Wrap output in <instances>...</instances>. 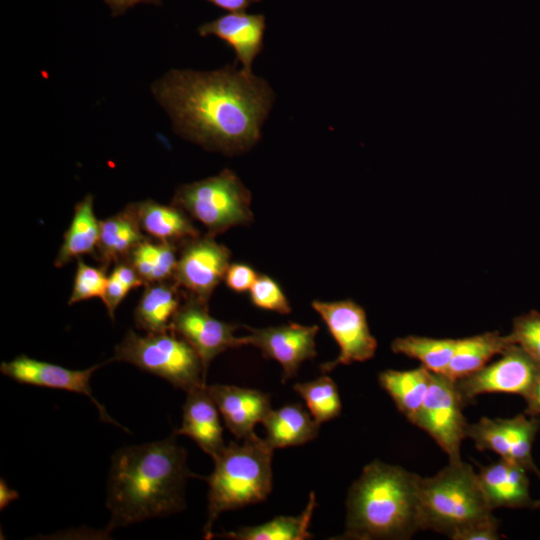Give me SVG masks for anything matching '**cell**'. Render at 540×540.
Segmentation results:
<instances>
[{"label": "cell", "mask_w": 540, "mask_h": 540, "mask_svg": "<svg viewBox=\"0 0 540 540\" xmlns=\"http://www.w3.org/2000/svg\"><path fill=\"white\" fill-rule=\"evenodd\" d=\"M252 304L258 308L279 314L291 312L290 303L280 285L268 275H258L249 290Z\"/></svg>", "instance_id": "836d02e7"}, {"label": "cell", "mask_w": 540, "mask_h": 540, "mask_svg": "<svg viewBox=\"0 0 540 540\" xmlns=\"http://www.w3.org/2000/svg\"><path fill=\"white\" fill-rule=\"evenodd\" d=\"M492 512L477 473L462 460L449 461L432 477H419L420 530H432L457 540L469 527L494 518Z\"/></svg>", "instance_id": "5b68a950"}, {"label": "cell", "mask_w": 540, "mask_h": 540, "mask_svg": "<svg viewBox=\"0 0 540 540\" xmlns=\"http://www.w3.org/2000/svg\"><path fill=\"white\" fill-rule=\"evenodd\" d=\"M431 375L432 372L421 365L406 371L388 369L381 372L378 379L397 409L412 423L427 395Z\"/></svg>", "instance_id": "d4e9b609"}, {"label": "cell", "mask_w": 540, "mask_h": 540, "mask_svg": "<svg viewBox=\"0 0 540 540\" xmlns=\"http://www.w3.org/2000/svg\"><path fill=\"white\" fill-rule=\"evenodd\" d=\"M316 507V497L311 492L309 501L297 516H278L263 524L251 527H241L237 530L215 534L211 532L208 539L221 537L235 540H305L311 539L309 532L313 511Z\"/></svg>", "instance_id": "484cf974"}, {"label": "cell", "mask_w": 540, "mask_h": 540, "mask_svg": "<svg viewBox=\"0 0 540 540\" xmlns=\"http://www.w3.org/2000/svg\"><path fill=\"white\" fill-rule=\"evenodd\" d=\"M103 364H96L83 370H72L21 354L10 361L2 362L0 371L3 375L18 383L86 395L98 409L102 421L126 430L125 427L111 418L104 406L93 396L90 379L93 373Z\"/></svg>", "instance_id": "4fadbf2b"}, {"label": "cell", "mask_w": 540, "mask_h": 540, "mask_svg": "<svg viewBox=\"0 0 540 540\" xmlns=\"http://www.w3.org/2000/svg\"><path fill=\"white\" fill-rule=\"evenodd\" d=\"M18 498V494L16 491L10 489L6 482L1 479L0 484V506L1 509L5 508L9 502L13 501L14 499Z\"/></svg>", "instance_id": "ab89813d"}, {"label": "cell", "mask_w": 540, "mask_h": 540, "mask_svg": "<svg viewBox=\"0 0 540 540\" xmlns=\"http://www.w3.org/2000/svg\"><path fill=\"white\" fill-rule=\"evenodd\" d=\"M262 423L265 440L273 449L305 444L315 439L319 431V424L301 404L271 409Z\"/></svg>", "instance_id": "603a6c76"}, {"label": "cell", "mask_w": 540, "mask_h": 540, "mask_svg": "<svg viewBox=\"0 0 540 540\" xmlns=\"http://www.w3.org/2000/svg\"><path fill=\"white\" fill-rule=\"evenodd\" d=\"M150 91L175 133L229 156L260 140L274 101L263 78L235 65L213 71L170 69L152 82Z\"/></svg>", "instance_id": "6da1fadb"}, {"label": "cell", "mask_w": 540, "mask_h": 540, "mask_svg": "<svg viewBox=\"0 0 540 540\" xmlns=\"http://www.w3.org/2000/svg\"><path fill=\"white\" fill-rule=\"evenodd\" d=\"M244 327L249 332L246 336L247 345L257 347L264 357L280 363L283 383L296 375L304 361L317 355V325L290 322L266 328Z\"/></svg>", "instance_id": "5bb4252c"}, {"label": "cell", "mask_w": 540, "mask_h": 540, "mask_svg": "<svg viewBox=\"0 0 540 540\" xmlns=\"http://www.w3.org/2000/svg\"><path fill=\"white\" fill-rule=\"evenodd\" d=\"M251 200L250 191L237 174L224 169L217 175L179 186L171 203L204 225L207 235L215 237L253 221Z\"/></svg>", "instance_id": "52a82bcc"}, {"label": "cell", "mask_w": 540, "mask_h": 540, "mask_svg": "<svg viewBox=\"0 0 540 540\" xmlns=\"http://www.w3.org/2000/svg\"><path fill=\"white\" fill-rule=\"evenodd\" d=\"M502 421L510 442V462L540 476L531 455L532 443L539 428V420L534 417L528 419L524 415H517L513 418H502Z\"/></svg>", "instance_id": "f546056e"}, {"label": "cell", "mask_w": 540, "mask_h": 540, "mask_svg": "<svg viewBox=\"0 0 540 540\" xmlns=\"http://www.w3.org/2000/svg\"><path fill=\"white\" fill-rule=\"evenodd\" d=\"M219 413L207 385L191 390L183 405L181 427L175 433L188 436L214 458L226 446Z\"/></svg>", "instance_id": "ac0fdd59"}, {"label": "cell", "mask_w": 540, "mask_h": 540, "mask_svg": "<svg viewBox=\"0 0 540 540\" xmlns=\"http://www.w3.org/2000/svg\"><path fill=\"white\" fill-rule=\"evenodd\" d=\"M512 344L515 343L510 334L504 336L496 331L457 339L444 375L455 381L471 374L484 367L495 355H501Z\"/></svg>", "instance_id": "cb8c5ba5"}, {"label": "cell", "mask_w": 540, "mask_h": 540, "mask_svg": "<svg viewBox=\"0 0 540 540\" xmlns=\"http://www.w3.org/2000/svg\"><path fill=\"white\" fill-rule=\"evenodd\" d=\"M528 408L526 412L530 415H540V372L538 375V378L536 380V383L534 385V388L530 394V396L526 399Z\"/></svg>", "instance_id": "f35d334b"}, {"label": "cell", "mask_w": 540, "mask_h": 540, "mask_svg": "<svg viewBox=\"0 0 540 540\" xmlns=\"http://www.w3.org/2000/svg\"><path fill=\"white\" fill-rule=\"evenodd\" d=\"M176 433L164 440L119 449L112 457L107 488V531L180 512L184 488L196 477Z\"/></svg>", "instance_id": "7a4b0ae2"}, {"label": "cell", "mask_w": 540, "mask_h": 540, "mask_svg": "<svg viewBox=\"0 0 540 540\" xmlns=\"http://www.w3.org/2000/svg\"><path fill=\"white\" fill-rule=\"evenodd\" d=\"M464 405L455 381L444 374L432 372L425 400L412 421L435 440L449 461L461 460V443L467 438Z\"/></svg>", "instance_id": "ba28073f"}, {"label": "cell", "mask_w": 540, "mask_h": 540, "mask_svg": "<svg viewBox=\"0 0 540 540\" xmlns=\"http://www.w3.org/2000/svg\"><path fill=\"white\" fill-rule=\"evenodd\" d=\"M510 336L515 344L540 363V313L531 311L513 321Z\"/></svg>", "instance_id": "e575fe53"}, {"label": "cell", "mask_w": 540, "mask_h": 540, "mask_svg": "<svg viewBox=\"0 0 540 540\" xmlns=\"http://www.w3.org/2000/svg\"><path fill=\"white\" fill-rule=\"evenodd\" d=\"M293 389L303 398L319 425L339 416L342 404L337 385L330 377L323 375L312 381L295 383Z\"/></svg>", "instance_id": "f1b7e54d"}, {"label": "cell", "mask_w": 540, "mask_h": 540, "mask_svg": "<svg viewBox=\"0 0 540 540\" xmlns=\"http://www.w3.org/2000/svg\"><path fill=\"white\" fill-rule=\"evenodd\" d=\"M142 285H145L143 280L128 260L114 264L101 298L111 320H114L117 308L128 293Z\"/></svg>", "instance_id": "4dcf8cb0"}, {"label": "cell", "mask_w": 540, "mask_h": 540, "mask_svg": "<svg viewBox=\"0 0 540 540\" xmlns=\"http://www.w3.org/2000/svg\"><path fill=\"white\" fill-rule=\"evenodd\" d=\"M539 372L540 363L512 344L498 360L455 380V385L464 404L485 393L517 394L527 399Z\"/></svg>", "instance_id": "9c48e42d"}, {"label": "cell", "mask_w": 540, "mask_h": 540, "mask_svg": "<svg viewBox=\"0 0 540 540\" xmlns=\"http://www.w3.org/2000/svg\"><path fill=\"white\" fill-rule=\"evenodd\" d=\"M311 306L339 346L337 358L320 365L323 373L338 365L364 362L374 357L377 340L371 334L366 312L359 304L350 299L333 302L314 300Z\"/></svg>", "instance_id": "30bf717a"}, {"label": "cell", "mask_w": 540, "mask_h": 540, "mask_svg": "<svg viewBox=\"0 0 540 540\" xmlns=\"http://www.w3.org/2000/svg\"><path fill=\"white\" fill-rule=\"evenodd\" d=\"M456 342L457 339L408 335L393 340L391 350L419 360L433 373L444 374L453 356Z\"/></svg>", "instance_id": "83f0119b"}, {"label": "cell", "mask_w": 540, "mask_h": 540, "mask_svg": "<svg viewBox=\"0 0 540 540\" xmlns=\"http://www.w3.org/2000/svg\"><path fill=\"white\" fill-rule=\"evenodd\" d=\"M145 235L151 239L181 246L200 236L191 217L180 207L146 199L129 204Z\"/></svg>", "instance_id": "d6986e66"}, {"label": "cell", "mask_w": 540, "mask_h": 540, "mask_svg": "<svg viewBox=\"0 0 540 540\" xmlns=\"http://www.w3.org/2000/svg\"><path fill=\"white\" fill-rule=\"evenodd\" d=\"M214 238L206 234L182 244L173 276L188 295L206 303L225 279L231 257L230 250Z\"/></svg>", "instance_id": "7c38bea8"}, {"label": "cell", "mask_w": 540, "mask_h": 540, "mask_svg": "<svg viewBox=\"0 0 540 540\" xmlns=\"http://www.w3.org/2000/svg\"><path fill=\"white\" fill-rule=\"evenodd\" d=\"M230 13L244 12L249 6L261 0H205Z\"/></svg>", "instance_id": "74e56055"}, {"label": "cell", "mask_w": 540, "mask_h": 540, "mask_svg": "<svg viewBox=\"0 0 540 540\" xmlns=\"http://www.w3.org/2000/svg\"><path fill=\"white\" fill-rule=\"evenodd\" d=\"M111 361L132 364L186 393L206 385L198 353L172 330L146 335L129 330L116 345Z\"/></svg>", "instance_id": "8992f818"}, {"label": "cell", "mask_w": 540, "mask_h": 540, "mask_svg": "<svg viewBox=\"0 0 540 540\" xmlns=\"http://www.w3.org/2000/svg\"><path fill=\"white\" fill-rule=\"evenodd\" d=\"M466 436L474 441L477 449L491 450L510 461V442L502 418L483 417L476 423H468Z\"/></svg>", "instance_id": "1f68e13d"}, {"label": "cell", "mask_w": 540, "mask_h": 540, "mask_svg": "<svg viewBox=\"0 0 540 540\" xmlns=\"http://www.w3.org/2000/svg\"><path fill=\"white\" fill-rule=\"evenodd\" d=\"M419 477L400 466L373 461L352 484L342 539H409L419 529Z\"/></svg>", "instance_id": "3957f363"}, {"label": "cell", "mask_w": 540, "mask_h": 540, "mask_svg": "<svg viewBox=\"0 0 540 540\" xmlns=\"http://www.w3.org/2000/svg\"><path fill=\"white\" fill-rule=\"evenodd\" d=\"M178 253L177 245L148 237L133 249L126 260L146 285L173 280Z\"/></svg>", "instance_id": "4316f807"}, {"label": "cell", "mask_w": 540, "mask_h": 540, "mask_svg": "<svg viewBox=\"0 0 540 540\" xmlns=\"http://www.w3.org/2000/svg\"><path fill=\"white\" fill-rule=\"evenodd\" d=\"M107 268L91 266L82 258L77 259V267L68 305L91 298H102L108 280Z\"/></svg>", "instance_id": "d6a6232c"}, {"label": "cell", "mask_w": 540, "mask_h": 540, "mask_svg": "<svg viewBox=\"0 0 540 540\" xmlns=\"http://www.w3.org/2000/svg\"><path fill=\"white\" fill-rule=\"evenodd\" d=\"M109 7L112 16H119L124 14L128 9L138 4H151L159 6L162 4V0H103Z\"/></svg>", "instance_id": "8d00e7d4"}, {"label": "cell", "mask_w": 540, "mask_h": 540, "mask_svg": "<svg viewBox=\"0 0 540 540\" xmlns=\"http://www.w3.org/2000/svg\"><path fill=\"white\" fill-rule=\"evenodd\" d=\"M273 448L256 434L231 442L216 455L214 469L205 478L209 485L207 522L208 539L214 522L225 511L264 501L272 489Z\"/></svg>", "instance_id": "277c9868"}, {"label": "cell", "mask_w": 540, "mask_h": 540, "mask_svg": "<svg viewBox=\"0 0 540 540\" xmlns=\"http://www.w3.org/2000/svg\"><path fill=\"white\" fill-rule=\"evenodd\" d=\"M527 470L504 459L482 467L477 473L479 484L492 510L500 507L537 508L540 502L529 494Z\"/></svg>", "instance_id": "e0dca14e"}, {"label": "cell", "mask_w": 540, "mask_h": 540, "mask_svg": "<svg viewBox=\"0 0 540 540\" xmlns=\"http://www.w3.org/2000/svg\"><path fill=\"white\" fill-rule=\"evenodd\" d=\"M257 277L258 274L249 265L233 263L229 265L224 280L229 289L242 293L251 289Z\"/></svg>", "instance_id": "d590c367"}, {"label": "cell", "mask_w": 540, "mask_h": 540, "mask_svg": "<svg viewBox=\"0 0 540 540\" xmlns=\"http://www.w3.org/2000/svg\"><path fill=\"white\" fill-rule=\"evenodd\" d=\"M175 313L170 330L185 339L198 353L206 375L211 361L219 354L247 345L246 336L237 337L238 325L210 315L208 303L191 295L184 296Z\"/></svg>", "instance_id": "8fae6325"}, {"label": "cell", "mask_w": 540, "mask_h": 540, "mask_svg": "<svg viewBox=\"0 0 540 540\" xmlns=\"http://www.w3.org/2000/svg\"><path fill=\"white\" fill-rule=\"evenodd\" d=\"M146 238L128 204L120 212L100 220V238L95 259L108 269L111 264L126 260Z\"/></svg>", "instance_id": "ffe728a7"}, {"label": "cell", "mask_w": 540, "mask_h": 540, "mask_svg": "<svg viewBox=\"0 0 540 540\" xmlns=\"http://www.w3.org/2000/svg\"><path fill=\"white\" fill-rule=\"evenodd\" d=\"M179 289L173 280L146 284L134 311L136 327L146 333L170 330L172 319L182 303Z\"/></svg>", "instance_id": "7402d4cb"}, {"label": "cell", "mask_w": 540, "mask_h": 540, "mask_svg": "<svg viewBox=\"0 0 540 540\" xmlns=\"http://www.w3.org/2000/svg\"><path fill=\"white\" fill-rule=\"evenodd\" d=\"M100 238V221L94 212V196L85 195L74 206L70 225L63 236L54 265L61 268L85 255L96 257Z\"/></svg>", "instance_id": "44dd1931"}, {"label": "cell", "mask_w": 540, "mask_h": 540, "mask_svg": "<svg viewBox=\"0 0 540 540\" xmlns=\"http://www.w3.org/2000/svg\"><path fill=\"white\" fill-rule=\"evenodd\" d=\"M266 19L262 14L228 13L200 25L202 37L214 36L232 48L242 69L252 73V64L263 49Z\"/></svg>", "instance_id": "2e32d148"}, {"label": "cell", "mask_w": 540, "mask_h": 540, "mask_svg": "<svg viewBox=\"0 0 540 540\" xmlns=\"http://www.w3.org/2000/svg\"><path fill=\"white\" fill-rule=\"evenodd\" d=\"M226 427L239 440L250 437L256 424L271 410L269 395L259 390L235 385L207 386Z\"/></svg>", "instance_id": "9a60e30c"}]
</instances>
